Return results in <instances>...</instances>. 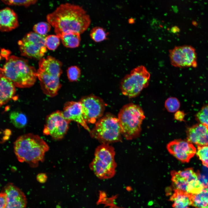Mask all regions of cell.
I'll use <instances>...</instances> for the list:
<instances>
[{
    "instance_id": "cell-28",
    "label": "cell",
    "mask_w": 208,
    "mask_h": 208,
    "mask_svg": "<svg viewBox=\"0 0 208 208\" xmlns=\"http://www.w3.org/2000/svg\"><path fill=\"white\" fill-rule=\"evenodd\" d=\"M5 4L28 7L35 4L38 0H1Z\"/></svg>"
},
{
    "instance_id": "cell-36",
    "label": "cell",
    "mask_w": 208,
    "mask_h": 208,
    "mask_svg": "<svg viewBox=\"0 0 208 208\" xmlns=\"http://www.w3.org/2000/svg\"><path fill=\"white\" fill-rule=\"evenodd\" d=\"M109 208H123L122 207H121L117 206L115 205H113V206H111Z\"/></svg>"
},
{
    "instance_id": "cell-20",
    "label": "cell",
    "mask_w": 208,
    "mask_h": 208,
    "mask_svg": "<svg viewBox=\"0 0 208 208\" xmlns=\"http://www.w3.org/2000/svg\"><path fill=\"white\" fill-rule=\"evenodd\" d=\"M192 194L178 189L174 190L170 200L173 208H190L192 206Z\"/></svg>"
},
{
    "instance_id": "cell-7",
    "label": "cell",
    "mask_w": 208,
    "mask_h": 208,
    "mask_svg": "<svg viewBox=\"0 0 208 208\" xmlns=\"http://www.w3.org/2000/svg\"><path fill=\"white\" fill-rule=\"evenodd\" d=\"M90 133L92 138L108 144L121 141L122 135L118 118L110 114L100 119Z\"/></svg>"
},
{
    "instance_id": "cell-24",
    "label": "cell",
    "mask_w": 208,
    "mask_h": 208,
    "mask_svg": "<svg viewBox=\"0 0 208 208\" xmlns=\"http://www.w3.org/2000/svg\"><path fill=\"white\" fill-rule=\"evenodd\" d=\"M108 33L102 27H93L90 31L91 38L97 42L103 41L107 39Z\"/></svg>"
},
{
    "instance_id": "cell-4",
    "label": "cell",
    "mask_w": 208,
    "mask_h": 208,
    "mask_svg": "<svg viewBox=\"0 0 208 208\" xmlns=\"http://www.w3.org/2000/svg\"><path fill=\"white\" fill-rule=\"evenodd\" d=\"M62 66L60 61L51 56L39 61L37 78L42 90L49 96H55L61 87L60 79L62 73Z\"/></svg>"
},
{
    "instance_id": "cell-18",
    "label": "cell",
    "mask_w": 208,
    "mask_h": 208,
    "mask_svg": "<svg viewBox=\"0 0 208 208\" xmlns=\"http://www.w3.org/2000/svg\"><path fill=\"white\" fill-rule=\"evenodd\" d=\"M18 26V16L12 9L6 7L0 11V29L2 32L9 31Z\"/></svg>"
},
{
    "instance_id": "cell-23",
    "label": "cell",
    "mask_w": 208,
    "mask_h": 208,
    "mask_svg": "<svg viewBox=\"0 0 208 208\" xmlns=\"http://www.w3.org/2000/svg\"><path fill=\"white\" fill-rule=\"evenodd\" d=\"M11 122L16 127L21 129L25 127L27 123V119L26 115L18 111L11 112L9 114Z\"/></svg>"
},
{
    "instance_id": "cell-9",
    "label": "cell",
    "mask_w": 208,
    "mask_h": 208,
    "mask_svg": "<svg viewBox=\"0 0 208 208\" xmlns=\"http://www.w3.org/2000/svg\"><path fill=\"white\" fill-rule=\"evenodd\" d=\"M171 180L174 189L192 194L201 192L207 186L199 179V176L192 168L171 172Z\"/></svg>"
},
{
    "instance_id": "cell-6",
    "label": "cell",
    "mask_w": 208,
    "mask_h": 208,
    "mask_svg": "<svg viewBox=\"0 0 208 208\" xmlns=\"http://www.w3.org/2000/svg\"><path fill=\"white\" fill-rule=\"evenodd\" d=\"M115 155L114 148L108 144H103L96 148L90 167L97 177L107 179L114 175L116 167Z\"/></svg>"
},
{
    "instance_id": "cell-10",
    "label": "cell",
    "mask_w": 208,
    "mask_h": 208,
    "mask_svg": "<svg viewBox=\"0 0 208 208\" xmlns=\"http://www.w3.org/2000/svg\"><path fill=\"white\" fill-rule=\"evenodd\" d=\"M45 38L34 32L27 34L18 42L21 55L29 57L41 59L47 51Z\"/></svg>"
},
{
    "instance_id": "cell-25",
    "label": "cell",
    "mask_w": 208,
    "mask_h": 208,
    "mask_svg": "<svg viewBox=\"0 0 208 208\" xmlns=\"http://www.w3.org/2000/svg\"><path fill=\"white\" fill-rule=\"evenodd\" d=\"M51 26L48 22H41L35 25L33 30L36 33L45 37L50 30Z\"/></svg>"
},
{
    "instance_id": "cell-8",
    "label": "cell",
    "mask_w": 208,
    "mask_h": 208,
    "mask_svg": "<svg viewBox=\"0 0 208 208\" xmlns=\"http://www.w3.org/2000/svg\"><path fill=\"white\" fill-rule=\"evenodd\" d=\"M150 78V74L144 66L135 68L121 81L120 88L122 94L129 98L137 96L148 86Z\"/></svg>"
},
{
    "instance_id": "cell-19",
    "label": "cell",
    "mask_w": 208,
    "mask_h": 208,
    "mask_svg": "<svg viewBox=\"0 0 208 208\" xmlns=\"http://www.w3.org/2000/svg\"><path fill=\"white\" fill-rule=\"evenodd\" d=\"M16 86L9 79L0 75V106L5 104L14 97Z\"/></svg>"
},
{
    "instance_id": "cell-11",
    "label": "cell",
    "mask_w": 208,
    "mask_h": 208,
    "mask_svg": "<svg viewBox=\"0 0 208 208\" xmlns=\"http://www.w3.org/2000/svg\"><path fill=\"white\" fill-rule=\"evenodd\" d=\"M171 64L180 68L197 67V54L195 49L189 45L176 46L169 51Z\"/></svg>"
},
{
    "instance_id": "cell-15",
    "label": "cell",
    "mask_w": 208,
    "mask_h": 208,
    "mask_svg": "<svg viewBox=\"0 0 208 208\" xmlns=\"http://www.w3.org/2000/svg\"><path fill=\"white\" fill-rule=\"evenodd\" d=\"M3 191L6 196V208H26V196L19 188L10 183L5 186Z\"/></svg>"
},
{
    "instance_id": "cell-22",
    "label": "cell",
    "mask_w": 208,
    "mask_h": 208,
    "mask_svg": "<svg viewBox=\"0 0 208 208\" xmlns=\"http://www.w3.org/2000/svg\"><path fill=\"white\" fill-rule=\"evenodd\" d=\"M192 206L195 208H208V188L200 193L192 194Z\"/></svg>"
},
{
    "instance_id": "cell-32",
    "label": "cell",
    "mask_w": 208,
    "mask_h": 208,
    "mask_svg": "<svg viewBox=\"0 0 208 208\" xmlns=\"http://www.w3.org/2000/svg\"><path fill=\"white\" fill-rule=\"evenodd\" d=\"M7 205L6 196L3 191L0 194V208H6Z\"/></svg>"
},
{
    "instance_id": "cell-5",
    "label": "cell",
    "mask_w": 208,
    "mask_h": 208,
    "mask_svg": "<svg viewBox=\"0 0 208 208\" xmlns=\"http://www.w3.org/2000/svg\"><path fill=\"white\" fill-rule=\"evenodd\" d=\"M145 116L142 109L139 105L130 103L120 109L118 119L122 135L127 140L138 137L141 132V125Z\"/></svg>"
},
{
    "instance_id": "cell-34",
    "label": "cell",
    "mask_w": 208,
    "mask_h": 208,
    "mask_svg": "<svg viewBox=\"0 0 208 208\" xmlns=\"http://www.w3.org/2000/svg\"><path fill=\"white\" fill-rule=\"evenodd\" d=\"M10 52L9 50L4 49L1 50V56L2 58H5L6 60L10 56Z\"/></svg>"
},
{
    "instance_id": "cell-12",
    "label": "cell",
    "mask_w": 208,
    "mask_h": 208,
    "mask_svg": "<svg viewBox=\"0 0 208 208\" xmlns=\"http://www.w3.org/2000/svg\"><path fill=\"white\" fill-rule=\"evenodd\" d=\"M79 102L86 122L94 123L103 115L106 105L100 98L90 95L82 97Z\"/></svg>"
},
{
    "instance_id": "cell-2",
    "label": "cell",
    "mask_w": 208,
    "mask_h": 208,
    "mask_svg": "<svg viewBox=\"0 0 208 208\" xmlns=\"http://www.w3.org/2000/svg\"><path fill=\"white\" fill-rule=\"evenodd\" d=\"M14 152L18 161L26 162L32 167L38 166L44 159L49 147L44 140L37 135L31 133L19 137L14 142Z\"/></svg>"
},
{
    "instance_id": "cell-27",
    "label": "cell",
    "mask_w": 208,
    "mask_h": 208,
    "mask_svg": "<svg viewBox=\"0 0 208 208\" xmlns=\"http://www.w3.org/2000/svg\"><path fill=\"white\" fill-rule=\"evenodd\" d=\"M60 37L57 35H50L46 37L45 45L46 47L50 50H55L60 44Z\"/></svg>"
},
{
    "instance_id": "cell-31",
    "label": "cell",
    "mask_w": 208,
    "mask_h": 208,
    "mask_svg": "<svg viewBox=\"0 0 208 208\" xmlns=\"http://www.w3.org/2000/svg\"><path fill=\"white\" fill-rule=\"evenodd\" d=\"M67 74L68 79L70 81H76L80 77L81 74V70L77 66H71L68 68Z\"/></svg>"
},
{
    "instance_id": "cell-14",
    "label": "cell",
    "mask_w": 208,
    "mask_h": 208,
    "mask_svg": "<svg viewBox=\"0 0 208 208\" xmlns=\"http://www.w3.org/2000/svg\"><path fill=\"white\" fill-rule=\"evenodd\" d=\"M169 152L183 162H188L196 153V148L187 140L176 139L170 142L167 146Z\"/></svg>"
},
{
    "instance_id": "cell-30",
    "label": "cell",
    "mask_w": 208,
    "mask_h": 208,
    "mask_svg": "<svg viewBox=\"0 0 208 208\" xmlns=\"http://www.w3.org/2000/svg\"><path fill=\"white\" fill-rule=\"evenodd\" d=\"M196 120L208 127V105L203 107L195 116Z\"/></svg>"
},
{
    "instance_id": "cell-21",
    "label": "cell",
    "mask_w": 208,
    "mask_h": 208,
    "mask_svg": "<svg viewBox=\"0 0 208 208\" xmlns=\"http://www.w3.org/2000/svg\"><path fill=\"white\" fill-rule=\"evenodd\" d=\"M80 34L75 32L64 33L59 37L63 45L70 48H75L78 47L81 41Z\"/></svg>"
},
{
    "instance_id": "cell-29",
    "label": "cell",
    "mask_w": 208,
    "mask_h": 208,
    "mask_svg": "<svg viewBox=\"0 0 208 208\" xmlns=\"http://www.w3.org/2000/svg\"><path fill=\"white\" fill-rule=\"evenodd\" d=\"M165 106L169 112H174L177 111L179 109L180 103L176 98L170 97L166 101Z\"/></svg>"
},
{
    "instance_id": "cell-35",
    "label": "cell",
    "mask_w": 208,
    "mask_h": 208,
    "mask_svg": "<svg viewBox=\"0 0 208 208\" xmlns=\"http://www.w3.org/2000/svg\"><path fill=\"white\" fill-rule=\"evenodd\" d=\"M184 116V114L181 112L178 111L175 114V119L178 120H182Z\"/></svg>"
},
{
    "instance_id": "cell-1",
    "label": "cell",
    "mask_w": 208,
    "mask_h": 208,
    "mask_svg": "<svg viewBox=\"0 0 208 208\" xmlns=\"http://www.w3.org/2000/svg\"><path fill=\"white\" fill-rule=\"evenodd\" d=\"M47 22L58 36L68 32L82 33L90 26L91 20L82 7L69 3L60 5L46 16Z\"/></svg>"
},
{
    "instance_id": "cell-16",
    "label": "cell",
    "mask_w": 208,
    "mask_h": 208,
    "mask_svg": "<svg viewBox=\"0 0 208 208\" xmlns=\"http://www.w3.org/2000/svg\"><path fill=\"white\" fill-rule=\"evenodd\" d=\"M62 113L63 116L67 121L76 122L89 132L90 130L83 116L81 104L79 102L73 101L66 102Z\"/></svg>"
},
{
    "instance_id": "cell-17",
    "label": "cell",
    "mask_w": 208,
    "mask_h": 208,
    "mask_svg": "<svg viewBox=\"0 0 208 208\" xmlns=\"http://www.w3.org/2000/svg\"><path fill=\"white\" fill-rule=\"evenodd\" d=\"M187 140L197 146H208V127L199 123L189 128Z\"/></svg>"
},
{
    "instance_id": "cell-13",
    "label": "cell",
    "mask_w": 208,
    "mask_h": 208,
    "mask_svg": "<svg viewBox=\"0 0 208 208\" xmlns=\"http://www.w3.org/2000/svg\"><path fill=\"white\" fill-rule=\"evenodd\" d=\"M69 122L64 118L62 112H54L47 116L43 133L50 135L54 139L60 140L66 133Z\"/></svg>"
},
{
    "instance_id": "cell-3",
    "label": "cell",
    "mask_w": 208,
    "mask_h": 208,
    "mask_svg": "<svg viewBox=\"0 0 208 208\" xmlns=\"http://www.w3.org/2000/svg\"><path fill=\"white\" fill-rule=\"evenodd\" d=\"M0 75L9 79L16 87L28 88L35 83L37 71L27 60L14 55L10 56L2 68Z\"/></svg>"
},
{
    "instance_id": "cell-33",
    "label": "cell",
    "mask_w": 208,
    "mask_h": 208,
    "mask_svg": "<svg viewBox=\"0 0 208 208\" xmlns=\"http://www.w3.org/2000/svg\"><path fill=\"white\" fill-rule=\"evenodd\" d=\"M37 181L40 183H45L47 179V176L45 173H40L38 174L37 176Z\"/></svg>"
},
{
    "instance_id": "cell-26",
    "label": "cell",
    "mask_w": 208,
    "mask_h": 208,
    "mask_svg": "<svg viewBox=\"0 0 208 208\" xmlns=\"http://www.w3.org/2000/svg\"><path fill=\"white\" fill-rule=\"evenodd\" d=\"M196 153L203 165L208 168V146H197Z\"/></svg>"
}]
</instances>
